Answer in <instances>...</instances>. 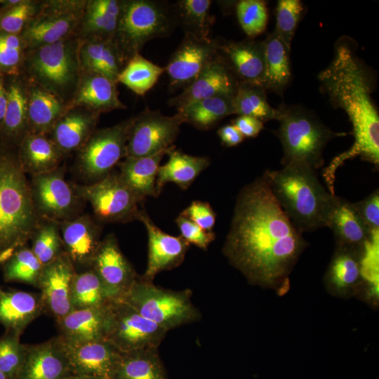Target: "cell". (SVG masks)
<instances>
[{
	"instance_id": "obj_26",
	"label": "cell",
	"mask_w": 379,
	"mask_h": 379,
	"mask_svg": "<svg viewBox=\"0 0 379 379\" xmlns=\"http://www.w3.org/2000/svg\"><path fill=\"white\" fill-rule=\"evenodd\" d=\"M362 251L337 246L324 277L325 286L333 295L350 298L361 293Z\"/></svg>"
},
{
	"instance_id": "obj_10",
	"label": "cell",
	"mask_w": 379,
	"mask_h": 379,
	"mask_svg": "<svg viewBox=\"0 0 379 379\" xmlns=\"http://www.w3.org/2000/svg\"><path fill=\"white\" fill-rule=\"evenodd\" d=\"M167 332L121 299L107 305L105 340L120 352L158 349Z\"/></svg>"
},
{
	"instance_id": "obj_34",
	"label": "cell",
	"mask_w": 379,
	"mask_h": 379,
	"mask_svg": "<svg viewBox=\"0 0 379 379\" xmlns=\"http://www.w3.org/2000/svg\"><path fill=\"white\" fill-rule=\"evenodd\" d=\"M152 156L142 157H126L119 164V174L125 183L142 201L147 197H157L156 180L160 162L163 157L173 149Z\"/></svg>"
},
{
	"instance_id": "obj_25",
	"label": "cell",
	"mask_w": 379,
	"mask_h": 379,
	"mask_svg": "<svg viewBox=\"0 0 379 379\" xmlns=\"http://www.w3.org/2000/svg\"><path fill=\"white\" fill-rule=\"evenodd\" d=\"M80 107L99 114L127 107L119 98L117 82L92 71H81L75 93L67 109Z\"/></svg>"
},
{
	"instance_id": "obj_20",
	"label": "cell",
	"mask_w": 379,
	"mask_h": 379,
	"mask_svg": "<svg viewBox=\"0 0 379 379\" xmlns=\"http://www.w3.org/2000/svg\"><path fill=\"white\" fill-rule=\"evenodd\" d=\"M239 82L220 56L210 63L183 91L170 100L177 110L197 101L215 96L234 97Z\"/></svg>"
},
{
	"instance_id": "obj_7",
	"label": "cell",
	"mask_w": 379,
	"mask_h": 379,
	"mask_svg": "<svg viewBox=\"0 0 379 379\" xmlns=\"http://www.w3.org/2000/svg\"><path fill=\"white\" fill-rule=\"evenodd\" d=\"M121 300L167 331L201 318L199 310L192 302L191 290L164 288L141 276Z\"/></svg>"
},
{
	"instance_id": "obj_46",
	"label": "cell",
	"mask_w": 379,
	"mask_h": 379,
	"mask_svg": "<svg viewBox=\"0 0 379 379\" xmlns=\"http://www.w3.org/2000/svg\"><path fill=\"white\" fill-rule=\"evenodd\" d=\"M378 241L379 230H373L361 255V293L374 304L378 298Z\"/></svg>"
},
{
	"instance_id": "obj_11",
	"label": "cell",
	"mask_w": 379,
	"mask_h": 379,
	"mask_svg": "<svg viewBox=\"0 0 379 379\" xmlns=\"http://www.w3.org/2000/svg\"><path fill=\"white\" fill-rule=\"evenodd\" d=\"M73 187L81 199L91 204L99 220L127 222L138 220L139 204L143 201L125 183L119 173L111 172L95 182Z\"/></svg>"
},
{
	"instance_id": "obj_35",
	"label": "cell",
	"mask_w": 379,
	"mask_h": 379,
	"mask_svg": "<svg viewBox=\"0 0 379 379\" xmlns=\"http://www.w3.org/2000/svg\"><path fill=\"white\" fill-rule=\"evenodd\" d=\"M168 161L159 166L156 180L158 195L166 184L173 182L182 190H187L199 175L209 165L206 157H196L172 149Z\"/></svg>"
},
{
	"instance_id": "obj_51",
	"label": "cell",
	"mask_w": 379,
	"mask_h": 379,
	"mask_svg": "<svg viewBox=\"0 0 379 379\" xmlns=\"http://www.w3.org/2000/svg\"><path fill=\"white\" fill-rule=\"evenodd\" d=\"M303 10V4L299 0L278 1L277 25L274 32L289 49Z\"/></svg>"
},
{
	"instance_id": "obj_53",
	"label": "cell",
	"mask_w": 379,
	"mask_h": 379,
	"mask_svg": "<svg viewBox=\"0 0 379 379\" xmlns=\"http://www.w3.org/2000/svg\"><path fill=\"white\" fill-rule=\"evenodd\" d=\"M180 214L208 232L212 231L215 223L216 215L206 201H193Z\"/></svg>"
},
{
	"instance_id": "obj_54",
	"label": "cell",
	"mask_w": 379,
	"mask_h": 379,
	"mask_svg": "<svg viewBox=\"0 0 379 379\" xmlns=\"http://www.w3.org/2000/svg\"><path fill=\"white\" fill-rule=\"evenodd\" d=\"M354 205L371 230H379V192L375 190L364 200Z\"/></svg>"
},
{
	"instance_id": "obj_44",
	"label": "cell",
	"mask_w": 379,
	"mask_h": 379,
	"mask_svg": "<svg viewBox=\"0 0 379 379\" xmlns=\"http://www.w3.org/2000/svg\"><path fill=\"white\" fill-rule=\"evenodd\" d=\"M41 4L42 0H0V33L20 35Z\"/></svg>"
},
{
	"instance_id": "obj_48",
	"label": "cell",
	"mask_w": 379,
	"mask_h": 379,
	"mask_svg": "<svg viewBox=\"0 0 379 379\" xmlns=\"http://www.w3.org/2000/svg\"><path fill=\"white\" fill-rule=\"evenodd\" d=\"M27 51L21 35L0 33V72L5 76L22 74Z\"/></svg>"
},
{
	"instance_id": "obj_31",
	"label": "cell",
	"mask_w": 379,
	"mask_h": 379,
	"mask_svg": "<svg viewBox=\"0 0 379 379\" xmlns=\"http://www.w3.org/2000/svg\"><path fill=\"white\" fill-rule=\"evenodd\" d=\"M121 6L122 0H86L75 35L80 41H112Z\"/></svg>"
},
{
	"instance_id": "obj_55",
	"label": "cell",
	"mask_w": 379,
	"mask_h": 379,
	"mask_svg": "<svg viewBox=\"0 0 379 379\" xmlns=\"http://www.w3.org/2000/svg\"><path fill=\"white\" fill-rule=\"evenodd\" d=\"M232 125L240 131L244 138H255L264 128L262 121L250 116H239L232 121Z\"/></svg>"
},
{
	"instance_id": "obj_12",
	"label": "cell",
	"mask_w": 379,
	"mask_h": 379,
	"mask_svg": "<svg viewBox=\"0 0 379 379\" xmlns=\"http://www.w3.org/2000/svg\"><path fill=\"white\" fill-rule=\"evenodd\" d=\"M86 0H42L32 20L20 34L27 50L53 44L75 33Z\"/></svg>"
},
{
	"instance_id": "obj_32",
	"label": "cell",
	"mask_w": 379,
	"mask_h": 379,
	"mask_svg": "<svg viewBox=\"0 0 379 379\" xmlns=\"http://www.w3.org/2000/svg\"><path fill=\"white\" fill-rule=\"evenodd\" d=\"M107 305L73 310L55 321L59 335L70 341L105 340Z\"/></svg>"
},
{
	"instance_id": "obj_39",
	"label": "cell",
	"mask_w": 379,
	"mask_h": 379,
	"mask_svg": "<svg viewBox=\"0 0 379 379\" xmlns=\"http://www.w3.org/2000/svg\"><path fill=\"white\" fill-rule=\"evenodd\" d=\"M233 97L215 96L191 103L178 110L184 121L201 130L213 128L223 118L235 114Z\"/></svg>"
},
{
	"instance_id": "obj_42",
	"label": "cell",
	"mask_w": 379,
	"mask_h": 379,
	"mask_svg": "<svg viewBox=\"0 0 379 379\" xmlns=\"http://www.w3.org/2000/svg\"><path fill=\"white\" fill-rule=\"evenodd\" d=\"M235 114L250 116L262 122L277 119V109L267 100L265 90L261 86L239 84L232 98Z\"/></svg>"
},
{
	"instance_id": "obj_58",
	"label": "cell",
	"mask_w": 379,
	"mask_h": 379,
	"mask_svg": "<svg viewBox=\"0 0 379 379\" xmlns=\"http://www.w3.org/2000/svg\"><path fill=\"white\" fill-rule=\"evenodd\" d=\"M64 379H102L98 377H94V376H89V375H77V374H71Z\"/></svg>"
},
{
	"instance_id": "obj_24",
	"label": "cell",
	"mask_w": 379,
	"mask_h": 379,
	"mask_svg": "<svg viewBox=\"0 0 379 379\" xmlns=\"http://www.w3.org/2000/svg\"><path fill=\"white\" fill-rule=\"evenodd\" d=\"M7 107L0 133V146L18 149L29 133L27 109V79L22 74L5 76Z\"/></svg>"
},
{
	"instance_id": "obj_36",
	"label": "cell",
	"mask_w": 379,
	"mask_h": 379,
	"mask_svg": "<svg viewBox=\"0 0 379 379\" xmlns=\"http://www.w3.org/2000/svg\"><path fill=\"white\" fill-rule=\"evenodd\" d=\"M79 59L81 71L98 72L117 82L125 65L113 41L99 39L80 41Z\"/></svg>"
},
{
	"instance_id": "obj_38",
	"label": "cell",
	"mask_w": 379,
	"mask_h": 379,
	"mask_svg": "<svg viewBox=\"0 0 379 379\" xmlns=\"http://www.w3.org/2000/svg\"><path fill=\"white\" fill-rule=\"evenodd\" d=\"M113 379H168L158 349L120 352Z\"/></svg>"
},
{
	"instance_id": "obj_14",
	"label": "cell",
	"mask_w": 379,
	"mask_h": 379,
	"mask_svg": "<svg viewBox=\"0 0 379 379\" xmlns=\"http://www.w3.org/2000/svg\"><path fill=\"white\" fill-rule=\"evenodd\" d=\"M183 123L182 117L178 112L173 116H166L160 111L146 109L133 117L126 157L152 156L170 149L173 146Z\"/></svg>"
},
{
	"instance_id": "obj_17",
	"label": "cell",
	"mask_w": 379,
	"mask_h": 379,
	"mask_svg": "<svg viewBox=\"0 0 379 379\" xmlns=\"http://www.w3.org/2000/svg\"><path fill=\"white\" fill-rule=\"evenodd\" d=\"M91 268L101 279L112 300L121 299L138 277L113 234L101 241Z\"/></svg>"
},
{
	"instance_id": "obj_15",
	"label": "cell",
	"mask_w": 379,
	"mask_h": 379,
	"mask_svg": "<svg viewBox=\"0 0 379 379\" xmlns=\"http://www.w3.org/2000/svg\"><path fill=\"white\" fill-rule=\"evenodd\" d=\"M218 43L186 32L165 69L172 88H185L219 57Z\"/></svg>"
},
{
	"instance_id": "obj_30",
	"label": "cell",
	"mask_w": 379,
	"mask_h": 379,
	"mask_svg": "<svg viewBox=\"0 0 379 379\" xmlns=\"http://www.w3.org/2000/svg\"><path fill=\"white\" fill-rule=\"evenodd\" d=\"M326 227L334 234L337 246L362 251L371 231L357 211L354 203L336 196Z\"/></svg>"
},
{
	"instance_id": "obj_13",
	"label": "cell",
	"mask_w": 379,
	"mask_h": 379,
	"mask_svg": "<svg viewBox=\"0 0 379 379\" xmlns=\"http://www.w3.org/2000/svg\"><path fill=\"white\" fill-rule=\"evenodd\" d=\"M65 166L32 176V202L38 217L60 223L79 216L81 199L65 178Z\"/></svg>"
},
{
	"instance_id": "obj_18",
	"label": "cell",
	"mask_w": 379,
	"mask_h": 379,
	"mask_svg": "<svg viewBox=\"0 0 379 379\" xmlns=\"http://www.w3.org/2000/svg\"><path fill=\"white\" fill-rule=\"evenodd\" d=\"M60 338L72 374L113 379L120 352L109 342L70 341Z\"/></svg>"
},
{
	"instance_id": "obj_2",
	"label": "cell",
	"mask_w": 379,
	"mask_h": 379,
	"mask_svg": "<svg viewBox=\"0 0 379 379\" xmlns=\"http://www.w3.org/2000/svg\"><path fill=\"white\" fill-rule=\"evenodd\" d=\"M350 42L339 41L330 65L319 76L321 87L331 104L343 109L352 125L353 145L333 159L322 175L334 192L337 169L346 160L361 157L377 167L379 164V115L371 93V81Z\"/></svg>"
},
{
	"instance_id": "obj_57",
	"label": "cell",
	"mask_w": 379,
	"mask_h": 379,
	"mask_svg": "<svg viewBox=\"0 0 379 379\" xmlns=\"http://www.w3.org/2000/svg\"><path fill=\"white\" fill-rule=\"evenodd\" d=\"M7 100L5 75L0 72V133L5 117L7 107Z\"/></svg>"
},
{
	"instance_id": "obj_49",
	"label": "cell",
	"mask_w": 379,
	"mask_h": 379,
	"mask_svg": "<svg viewBox=\"0 0 379 379\" xmlns=\"http://www.w3.org/2000/svg\"><path fill=\"white\" fill-rule=\"evenodd\" d=\"M21 335L5 331L0 336V371L9 379H16L24 364L27 344L20 343Z\"/></svg>"
},
{
	"instance_id": "obj_22",
	"label": "cell",
	"mask_w": 379,
	"mask_h": 379,
	"mask_svg": "<svg viewBox=\"0 0 379 379\" xmlns=\"http://www.w3.org/2000/svg\"><path fill=\"white\" fill-rule=\"evenodd\" d=\"M218 54L239 84L263 88L265 73L262 41H227L218 44Z\"/></svg>"
},
{
	"instance_id": "obj_8",
	"label": "cell",
	"mask_w": 379,
	"mask_h": 379,
	"mask_svg": "<svg viewBox=\"0 0 379 379\" xmlns=\"http://www.w3.org/2000/svg\"><path fill=\"white\" fill-rule=\"evenodd\" d=\"M171 23L168 10L160 2L122 0L112 41L123 63L140 54L148 41L166 35Z\"/></svg>"
},
{
	"instance_id": "obj_1",
	"label": "cell",
	"mask_w": 379,
	"mask_h": 379,
	"mask_svg": "<svg viewBox=\"0 0 379 379\" xmlns=\"http://www.w3.org/2000/svg\"><path fill=\"white\" fill-rule=\"evenodd\" d=\"M307 246L264 173L241 189L222 253L249 284L286 293L289 274Z\"/></svg>"
},
{
	"instance_id": "obj_23",
	"label": "cell",
	"mask_w": 379,
	"mask_h": 379,
	"mask_svg": "<svg viewBox=\"0 0 379 379\" xmlns=\"http://www.w3.org/2000/svg\"><path fill=\"white\" fill-rule=\"evenodd\" d=\"M65 252L75 267L91 268L101 242V227L89 215H81L59 223Z\"/></svg>"
},
{
	"instance_id": "obj_33",
	"label": "cell",
	"mask_w": 379,
	"mask_h": 379,
	"mask_svg": "<svg viewBox=\"0 0 379 379\" xmlns=\"http://www.w3.org/2000/svg\"><path fill=\"white\" fill-rule=\"evenodd\" d=\"M20 165L32 176L52 171L65 158L51 139L45 134H27L18 149Z\"/></svg>"
},
{
	"instance_id": "obj_56",
	"label": "cell",
	"mask_w": 379,
	"mask_h": 379,
	"mask_svg": "<svg viewBox=\"0 0 379 379\" xmlns=\"http://www.w3.org/2000/svg\"><path fill=\"white\" fill-rule=\"evenodd\" d=\"M222 144L227 147H233L241 143L244 136L232 124H227L222 126L218 131Z\"/></svg>"
},
{
	"instance_id": "obj_9",
	"label": "cell",
	"mask_w": 379,
	"mask_h": 379,
	"mask_svg": "<svg viewBox=\"0 0 379 379\" xmlns=\"http://www.w3.org/2000/svg\"><path fill=\"white\" fill-rule=\"evenodd\" d=\"M133 117L113 126L96 129L77 152L75 166L90 183L99 181L126 157V145Z\"/></svg>"
},
{
	"instance_id": "obj_19",
	"label": "cell",
	"mask_w": 379,
	"mask_h": 379,
	"mask_svg": "<svg viewBox=\"0 0 379 379\" xmlns=\"http://www.w3.org/2000/svg\"><path fill=\"white\" fill-rule=\"evenodd\" d=\"M138 220L145 227L148 237L147 264L142 278L153 281L161 272L174 269L185 260L190 244L181 236H173L157 227L145 209Z\"/></svg>"
},
{
	"instance_id": "obj_45",
	"label": "cell",
	"mask_w": 379,
	"mask_h": 379,
	"mask_svg": "<svg viewBox=\"0 0 379 379\" xmlns=\"http://www.w3.org/2000/svg\"><path fill=\"white\" fill-rule=\"evenodd\" d=\"M31 250L43 265H47L65 252L59 223L39 219L30 239Z\"/></svg>"
},
{
	"instance_id": "obj_52",
	"label": "cell",
	"mask_w": 379,
	"mask_h": 379,
	"mask_svg": "<svg viewBox=\"0 0 379 379\" xmlns=\"http://www.w3.org/2000/svg\"><path fill=\"white\" fill-rule=\"evenodd\" d=\"M175 223L180 230V236L190 245L193 244L204 251L208 249L215 238L213 231L208 232L203 230L180 213L175 219Z\"/></svg>"
},
{
	"instance_id": "obj_29",
	"label": "cell",
	"mask_w": 379,
	"mask_h": 379,
	"mask_svg": "<svg viewBox=\"0 0 379 379\" xmlns=\"http://www.w3.org/2000/svg\"><path fill=\"white\" fill-rule=\"evenodd\" d=\"M27 109L29 133L48 135L67 111V104L53 92L27 78Z\"/></svg>"
},
{
	"instance_id": "obj_37",
	"label": "cell",
	"mask_w": 379,
	"mask_h": 379,
	"mask_svg": "<svg viewBox=\"0 0 379 379\" xmlns=\"http://www.w3.org/2000/svg\"><path fill=\"white\" fill-rule=\"evenodd\" d=\"M265 58L263 88L277 93L283 92L291 74L290 50L273 32L262 41Z\"/></svg>"
},
{
	"instance_id": "obj_50",
	"label": "cell",
	"mask_w": 379,
	"mask_h": 379,
	"mask_svg": "<svg viewBox=\"0 0 379 379\" xmlns=\"http://www.w3.org/2000/svg\"><path fill=\"white\" fill-rule=\"evenodd\" d=\"M237 15L244 32L255 37L265 31L268 20L266 4L260 0H241L237 5Z\"/></svg>"
},
{
	"instance_id": "obj_43",
	"label": "cell",
	"mask_w": 379,
	"mask_h": 379,
	"mask_svg": "<svg viewBox=\"0 0 379 379\" xmlns=\"http://www.w3.org/2000/svg\"><path fill=\"white\" fill-rule=\"evenodd\" d=\"M43 267L31 248L25 245L18 248L2 266L4 280L38 288Z\"/></svg>"
},
{
	"instance_id": "obj_21",
	"label": "cell",
	"mask_w": 379,
	"mask_h": 379,
	"mask_svg": "<svg viewBox=\"0 0 379 379\" xmlns=\"http://www.w3.org/2000/svg\"><path fill=\"white\" fill-rule=\"evenodd\" d=\"M72 374L60 335L27 345L24 364L16 379H64Z\"/></svg>"
},
{
	"instance_id": "obj_41",
	"label": "cell",
	"mask_w": 379,
	"mask_h": 379,
	"mask_svg": "<svg viewBox=\"0 0 379 379\" xmlns=\"http://www.w3.org/2000/svg\"><path fill=\"white\" fill-rule=\"evenodd\" d=\"M165 71L140 54L131 58L124 65L118 78L120 82L138 95H144L157 82Z\"/></svg>"
},
{
	"instance_id": "obj_40",
	"label": "cell",
	"mask_w": 379,
	"mask_h": 379,
	"mask_svg": "<svg viewBox=\"0 0 379 379\" xmlns=\"http://www.w3.org/2000/svg\"><path fill=\"white\" fill-rule=\"evenodd\" d=\"M111 301L112 300L93 269L91 267L77 273L71 290V302L74 310L102 307Z\"/></svg>"
},
{
	"instance_id": "obj_5",
	"label": "cell",
	"mask_w": 379,
	"mask_h": 379,
	"mask_svg": "<svg viewBox=\"0 0 379 379\" xmlns=\"http://www.w3.org/2000/svg\"><path fill=\"white\" fill-rule=\"evenodd\" d=\"M277 109L279 127L276 134L283 147V166L301 164L317 171L324 164L323 152L328 141L346 135L332 131L300 107L283 105Z\"/></svg>"
},
{
	"instance_id": "obj_27",
	"label": "cell",
	"mask_w": 379,
	"mask_h": 379,
	"mask_svg": "<svg viewBox=\"0 0 379 379\" xmlns=\"http://www.w3.org/2000/svg\"><path fill=\"white\" fill-rule=\"evenodd\" d=\"M100 115L84 107L68 108L47 135L65 156L77 152L97 129Z\"/></svg>"
},
{
	"instance_id": "obj_47",
	"label": "cell",
	"mask_w": 379,
	"mask_h": 379,
	"mask_svg": "<svg viewBox=\"0 0 379 379\" xmlns=\"http://www.w3.org/2000/svg\"><path fill=\"white\" fill-rule=\"evenodd\" d=\"M210 0H181L178 2V13L188 32L200 38H208L212 25L209 14Z\"/></svg>"
},
{
	"instance_id": "obj_28",
	"label": "cell",
	"mask_w": 379,
	"mask_h": 379,
	"mask_svg": "<svg viewBox=\"0 0 379 379\" xmlns=\"http://www.w3.org/2000/svg\"><path fill=\"white\" fill-rule=\"evenodd\" d=\"M44 313L40 293L0 286V324L5 331L22 335L27 326Z\"/></svg>"
},
{
	"instance_id": "obj_16",
	"label": "cell",
	"mask_w": 379,
	"mask_h": 379,
	"mask_svg": "<svg viewBox=\"0 0 379 379\" xmlns=\"http://www.w3.org/2000/svg\"><path fill=\"white\" fill-rule=\"evenodd\" d=\"M77 270L64 252L51 262L44 265L39 281L44 312L55 321L74 310L71 290Z\"/></svg>"
},
{
	"instance_id": "obj_59",
	"label": "cell",
	"mask_w": 379,
	"mask_h": 379,
	"mask_svg": "<svg viewBox=\"0 0 379 379\" xmlns=\"http://www.w3.org/2000/svg\"><path fill=\"white\" fill-rule=\"evenodd\" d=\"M0 379H9L5 374L0 371Z\"/></svg>"
},
{
	"instance_id": "obj_6",
	"label": "cell",
	"mask_w": 379,
	"mask_h": 379,
	"mask_svg": "<svg viewBox=\"0 0 379 379\" xmlns=\"http://www.w3.org/2000/svg\"><path fill=\"white\" fill-rule=\"evenodd\" d=\"M80 40L75 34L27 51L23 74L60 97L67 106L81 76Z\"/></svg>"
},
{
	"instance_id": "obj_3",
	"label": "cell",
	"mask_w": 379,
	"mask_h": 379,
	"mask_svg": "<svg viewBox=\"0 0 379 379\" xmlns=\"http://www.w3.org/2000/svg\"><path fill=\"white\" fill-rule=\"evenodd\" d=\"M264 174L274 197L298 230L303 233L326 227L336 196L321 183L316 170L291 164Z\"/></svg>"
},
{
	"instance_id": "obj_4",
	"label": "cell",
	"mask_w": 379,
	"mask_h": 379,
	"mask_svg": "<svg viewBox=\"0 0 379 379\" xmlns=\"http://www.w3.org/2000/svg\"><path fill=\"white\" fill-rule=\"evenodd\" d=\"M39 219L18 149L0 146V267L30 240Z\"/></svg>"
}]
</instances>
